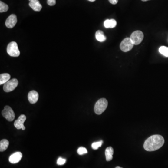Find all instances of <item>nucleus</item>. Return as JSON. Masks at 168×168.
<instances>
[{"label":"nucleus","mask_w":168,"mask_h":168,"mask_svg":"<svg viewBox=\"0 0 168 168\" xmlns=\"http://www.w3.org/2000/svg\"><path fill=\"white\" fill-rule=\"evenodd\" d=\"M77 152L78 155H82L84 154H87V150L85 147H81L78 148Z\"/></svg>","instance_id":"412c9836"},{"label":"nucleus","mask_w":168,"mask_h":168,"mask_svg":"<svg viewBox=\"0 0 168 168\" xmlns=\"http://www.w3.org/2000/svg\"><path fill=\"white\" fill-rule=\"evenodd\" d=\"M133 45L130 38H127L120 43V49L123 52H128L133 48Z\"/></svg>","instance_id":"0eeeda50"},{"label":"nucleus","mask_w":168,"mask_h":168,"mask_svg":"<svg viewBox=\"0 0 168 168\" xmlns=\"http://www.w3.org/2000/svg\"><path fill=\"white\" fill-rule=\"evenodd\" d=\"M36 1H38V0H29L30 2H32Z\"/></svg>","instance_id":"393cba45"},{"label":"nucleus","mask_w":168,"mask_h":168,"mask_svg":"<svg viewBox=\"0 0 168 168\" xmlns=\"http://www.w3.org/2000/svg\"><path fill=\"white\" fill-rule=\"evenodd\" d=\"M89 1L91 2H94L95 0H88Z\"/></svg>","instance_id":"a878e982"},{"label":"nucleus","mask_w":168,"mask_h":168,"mask_svg":"<svg viewBox=\"0 0 168 168\" xmlns=\"http://www.w3.org/2000/svg\"><path fill=\"white\" fill-rule=\"evenodd\" d=\"M164 143L163 137L158 134L151 136L148 138L144 143L145 150L148 151H153L161 148Z\"/></svg>","instance_id":"f257e3e1"},{"label":"nucleus","mask_w":168,"mask_h":168,"mask_svg":"<svg viewBox=\"0 0 168 168\" xmlns=\"http://www.w3.org/2000/svg\"><path fill=\"white\" fill-rule=\"evenodd\" d=\"M121 168V167H119V166H118V167H116V168Z\"/></svg>","instance_id":"cd10ccee"},{"label":"nucleus","mask_w":168,"mask_h":168,"mask_svg":"<svg viewBox=\"0 0 168 168\" xmlns=\"http://www.w3.org/2000/svg\"><path fill=\"white\" fill-rule=\"evenodd\" d=\"M108 106V102L105 98H102L97 101L94 106V112L97 114H101Z\"/></svg>","instance_id":"f03ea898"},{"label":"nucleus","mask_w":168,"mask_h":168,"mask_svg":"<svg viewBox=\"0 0 168 168\" xmlns=\"http://www.w3.org/2000/svg\"><path fill=\"white\" fill-rule=\"evenodd\" d=\"M18 21L17 17L15 14H12L8 16L6 21H5V25L9 29H12L14 27Z\"/></svg>","instance_id":"1a4fd4ad"},{"label":"nucleus","mask_w":168,"mask_h":168,"mask_svg":"<svg viewBox=\"0 0 168 168\" xmlns=\"http://www.w3.org/2000/svg\"><path fill=\"white\" fill-rule=\"evenodd\" d=\"M18 85V81L16 78H13L4 84L3 90L5 92L8 93L13 91Z\"/></svg>","instance_id":"423d86ee"},{"label":"nucleus","mask_w":168,"mask_h":168,"mask_svg":"<svg viewBox=\"0 0 168 168\" xmlns=\"http://www.w3.org/2000/svg\"><path fill=\"white\" fill-rule=\"evenodd\" d=\"M159 51L161 54L168 57V47L166 46H161L159 48Z\"/></svg>","instance_id":"a211bd4d"},{"label":"nucleus","mask_w":168,"mask_h":168,"mask_svg":"<svg viewBox=\"0 0 168 168\" xmlns=\"http://www.w3.org/2000/svg\"><path fill=\"white\" fill-rule=\"evenodd\" d=\"M144 35L143 32L137 31L133 32L131 35L130 38L134 45H138L142 43Z\"/></svg>","instance_id":"20e7f679"},{"label":"nucleus","mask_w":168,"mask_h":168,"mask_svg":"<svg viewBox=\"0 0 168 168\" xmlns=\"http://www.w3.org/2000/svg\"><path fill=\"white\" fill-rule=\"evenodd\" d=\"M95 37L96 39L100 42H104L107 39V38L104 35V32L100 30L96 31L95 33Z\"/></svg>","instance_id":"2eb2a0df"},{"label":"nucleus","mask_w":168,"mask_h":168,"mask_svg":"<svg viewBox=\"0 0 168 168\" xmlns=\"http://www.w3.org/2000/svg\"><path fill=\"white\" fill-rule=\"evenodd\" d=\"M9 142L7 139H3L0 142V151L3 152L8 148Z\"/></svg>","instance_id":"f3484780"},{"label":"nucleus","mask_w":168,"mask_h":168,"mask_svg":"<svg viewBox=\"0 0 168 168\" xmlns=\"http://www.w3.org/2000/svg\"><path fill=\"white\" fill-rule=\"evenodd\" d=\"M66 159H64V158H62V157H59L58 159L57 163L59 165H64L66 163Z\"/></svg>","instance_id":"4be33fe9"},{"label":"nucleus","mask_w":168,"mask_h":168,"mask_svg":"<svg viewBox=\"0 0 168 168\" xmlns=\"http://www.w3.org/2000/svg\"><path fill=\"white\" fill-rule=\"evenodd\" d=\"M117 25L116 21L113 19L106 20L104 22V25L106 28H113Z\"/></svg>","instance_id":"4468645a"},{"label":"nucleus","mask_w":168,"mask_h":168,"mask_svg":"<svg viewBox=\"0 0 168 168\" xmlns=\"http://www.w3.org/2000/svg\"><path fill=\"white\" fill-rule=\"evenodd\" d=\"M22 154L21 152H17L14 153L9 156V161L10 163L15 164L18 163L22 158Z\"/></svg>","instance_id":"9b49d317"},{"label":"nucleus","mask_w":168,"mask_h":168,"mask_svg":"<svg viewBox=\"0 0 168 168\" xmlns=\"http://www.w3.org/2000/svg\"><path fill=\"white\" fill-rule=\"evenodd\" d=\"M142 1L146 2L148 1H150V0H142Z\"/></svg>","instance_id":"bb28decb"},{"label":"nucleus","mask_w":168,"mask_h":168,"mask_svg":"<svg viewBox=\"0 0 168 168\" xmlns=\"http://www.w3.org/2000/svg\"><path fill=\"white\" fill-rule=\"evenodd\" d=\"M30 7L35 11H40L42 8V6L39 1L32 2L29 3Z\"/></svg>","instance_id":"f8f14e48"},{"label":"nucleus","mask_w":168,"mask_h":168,"mask_svg":"<svg viewBox=\"0 0 168 168\" xmlns=\"http://www.w3.org/2000/svg\"><path fill=\"white\" fill-rule=\"evenodd\" d=\"M8 9V5L0 1V12L3 13L7 12Z\"/></svg>","instance_id":"6ab92c4d"},{"label":"nucleus","mask_w":168,"mask_h":168,"mask_svg":"<svg viewBox=\"0 0 168 168\" xmlns=\"http://www.w3.org/2000/svg\"><path fill=\"white\" fill-rule=\"evenodd\" d=\"M7 52L8 54L13 57H17L20 54L18 44L15 42H11L8 44L7 48Z\"/></svg>","instance_id":"7ed1b4c3"},{"label":"nucleus","mask_w":168,"mask_h":168,"mask_svg":"<svg viewBox=\"0 0 168 168\" xmlns=\"http://www.w3.org/2000/svg\"><path fill=\"white\" fill-rule=\"evenodd\" d=\"M38 94L35 90L30 91L28 95V100L31 104H33L36 103L38 101Z\"/></svg>","instance_id":"9d476101"},{"label":"nucleus","mask_w":168,"mask_h":168,"mask_svg":"<svg viewBox=\"0 0 168 168\" xmlns=\"http://www.w3.org/2000/svg\"><path fill=\"white\" fill-rule=\"evenodd\" d=\"M26 120V116L24 114H21L19 117L14 122V126L15 128L18 130H25V127L24 126V122Z\"/></svg>","instance_id":"6e6552de"},{"label":"nucleus","mask_w":168,"mask_h":168,"mask_svg":"<svg viewBox=\"0 0 168 168\" xmlns=\"http://www.w3.org/2000/svg\"><path fill=\"white\" fill-rule=\"evenodd\" d=\"M2 114V116L9 121H13L15 118V114L13 110L8 106H5Z\"/></svg>","instance_id":"39448f33"},{"label":"nucleus","mask_w":168,"mask_h":168,"mask_svg":"<svg viewBox=\"0 0 168 168\" xmlns=\"http://www.w3.org/2000/svg\"><path fill=\"white\" fill-rule=\"evenodd\" d=\"M109 2L111 4L115 5V4H117V2H118V0H109Z\"/></svg>","instance_id":"b1692460"},{"label":"nucleus","mask_w":168,"mask_h":168,"mask_svg":"<svg viewBox=\"0 0 168 168\" xmlns=\"http://www.w3.org/2000/svg\"><path fill=\"white\" fill-rule=\"evenodd\" d=\"M114 154V149L112 147H107L105 150V156L106 160L109 161H111L113 159V156Z\"/></svg>","instance_id":"ddd939ff"},{"label":"nucleus","mask_w":168,"mask_h":168,"mask_svg":"<svg viewBox=\"0 0 168 168\" xmlns=\"http://www.w3.org/2000/svg\"><path fill=\"white\" fill-rule=\"evenodd\" d=\"M103 143V141H100L99 142H94L92 144V147L94 150H96L99 149V147H100Z\"/></svg>","instance_id":"aec40b11"},{"label":"nucleus","mask_w":168,"mask_h":168,"mask_svg":"<svg viewBox=\"0 0 168 168\" xmlns=\"http://www.w3.org/2000/svg\"><path fill=\"white\" fill-rule=\"evenodd\" d=\"M47 2L49 6H52L56 4V0H47Z\"/></svg>","instance_id":"5701e85b"},{"label":"nucleus","mask_w":168,"mask_h":168,"mask_svg":"<svg viewBox=\"0 0 168 168\" xmlns=\"http://www.w3.org/2000/svg\"><path fill=\"white\" fill-rule=\"evenodd\" d=\"M10 75L8 74H2L0 75V85L4 84L9 81Z\"/></svg>","instance_id":"dca6fc26"}]
</instances>
